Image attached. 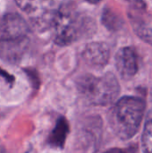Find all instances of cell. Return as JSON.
<instances>
[{"label": "cell", "instance_id": "3957f363", "mask_svg": "<svg viewBox=\"0 0 152 153\" xmlns=\"http://www.w3.org/2000/svg\"><path fill=\"white\" fill-rule=\"evenodd\" d=\"M77 89L81 96L94 106L110 105L120 93L118 80L111 72L102 76L84 74L78 79Z\"/></svg>", "mask_w": 152, "mask_h": 153}, {"label": "cell", "instance_id": "7c38bea8", "mask_svg": "<svg viewBox=\"0 0 152 153\" xmlns=\"http://www.w3.org/2000/svg\"><path fill=\"white\" fill-rule=\"evenodd\" d=\"M138 149L136 146H129L127 148H112L103 153H137Z\"/></svg>", "mask_w": 152, "mask_h": 153}, {"label": "cell", "instance_id": "7a4b0ae2", "mask_svg": "<svg viewBox=\"0 0 152 153\" xmlns=\"http://www.w3.org/2000/svg\"><path fill=\"white\" fill-rule=\"evenodd\" d=\"M94 29L92 22L82 17L73 6L63 4L56 9L51 30L58 46H68Z\"/></svg>", "mask_w": 152, "mask_h": 153}, {"label": "cell", "instance_id": "52a82bcc", "mask_svg": "<svg viewBox=\"0 0 152 153\" xmlns=\"http://www.w3.org/2000/svg\"><path fill=\"white\" fill-rule=\"evenodd\" d=\"M128 18L135 34L142 40L152 46V15L147 13V9L129 8Z\"/></svg>", "mask_w": 152, "mask_h": 153}, {"label": "cell", "instance_id": "4fadbf2b", "mask_svg": "<svg viewBox=\"0 0 152 153\" xmlns=\"http://www.w3.org/2000/svg\"><path fill=\"white\" fill-rule=\"evenodd\" d=\"M124 1L128 4L129 8L131 9H136V10L147 9V4L144 0H124Z\"/></svg>", "mask_w": 152, "mask_h": 153}, {"label": "cell", "instance_id": "8fae6325", "mask_svg": "<svg viewBox=\"0 0 152 153\" xmlns=\"http://www.w3.org/2000/svg\"><path fill=\"white\" fill-rule=\"evenodd\" d=\"M101 21L103 25L108 30L113 31L118 30L123 24V21L120 18V16H118L116 13H114L109 8H107L103 11Z\"/></svg>", "mask_w": 152, "mask_h": 153}, {"label": "cell", "instance_id": "5bb4252c", "mask_svg": "<svg viewBox=\"0 0 152 153\" xmlns=\"http://www.w3.org/2000/svg\"><path fill=\"white\" fill-rule=\"evenodd\" d=\"M0 76L3 77V78L5 80V82H6L7 83L10 84V86H13V84L14 83L15 78H14L13 75L9 74L6 71L3 70V69H1V68H0Z\"/></svg>", "mask_w": 152, "mask_h": 153}, {"label": "cell", "instance_id": "ba28073f", "mask_svg": "<svg viewBox=\"0 0 152 153\" xmlns=\"http://www.w3.org/2000/svg\"><path fill=\"white\" fill-rule=\"evenodd\" d=\"M82 57L90 67L95 69L104 68L110 58L109 47L105 42H90L85 47L82 52Z\"/></svg>", "mask_w": 152, "mask_h": 153}, {"label": "cell", "instance_id": "8992f818", "mask_svg": "<svg viewBox=\"0 0 152 153\" xmlns=\"http://www.w3.org/2000/svg\"><path fill=\"white\" fill-rule=\"evenodd\" d=\"M116 68L124 80L133 78L139 70V56L133 47L121 48L115 57Z\"/></svg>", "mask_w": 152, "mask_h": 153}, {"label": "cell", "instance_id": "2e32d148", "mask_svg": "<svg viewBox=\"0 0 152 153\" xmlns=\"http://www.w3.org/2000/svg\"><path fill=\"white\" fill-rule=\"evenodd\" d=\"M0 153H6V152H5V151H4L2 147H0Z\"/></svg>", "mask_w": 152, "mask_h": 153}, {"label": "cell", "instance_id": "9a60e30c", "mask_svg": "<svg viewBox=\"0 0 152 153\" xmlns=\"http://www.w3.org/2000/svg\"><path fill=\"white\" fill-rule=\"evenodd\" d=\"M85 1H87V2H89V3H90V4H98V3H99L101 0H85Z\"/></svg>", "mask_w": 152, "mask_h": 153}, {"label": "cell", "instance_id": "e0dca14e", "mask_svg": "<svg viewBox=\"0 0 152 153\" xmlns=\"http://www.w3.org/2000/svg\"><path fill=\"white\" fill-rule=\"evenodd\" d=\"M151 104H152V89H151Z\"/></svg>", "mask_w": 152, "mask_h": 153}, {"label": "cell", "instance_id": "277c9868", "mask_svg": "<svg viewBox=\"0 0 152 153\" xmlns=\"http://www.w3.org/2000/svg\"><path fill=\"white\" fill-rule=\"evenodd\" d=\"M18 7L24 12L32 26L40 31L51 29L56 9L52 8L53 0H14Z\"/></svg>", "mask_w": 152, "mask_h": 153}, {"label": "cell", "instance_id": "9c48e42d", "mask_svg": "<svg viewBox=\"0 0 152 153\" xmlns=\"http://www.w3.org/2000/svg\"><path fill=\"white\" fill-rule=\"evenodd\" d=\"M69 131L70 128L67 119L65 117H59L56 119L55 127L52 129L47 138L48 145L56 150H63L65 145Z\"/></svg>", "mask_w": 152, "mask_h": 153}, {"label": "cell", "instance_id": "30bf717a", "mask_svg": "<svg viewBox=\"0 0 152 153\" xmlns=\"http://www.w3.org/2000/svg\"><path fill=\"white\" fill-rule=\"evenodd\" d=\"M142 150L143 153H152V109L149 112L142 134Z\"/></svg>", "mask_w": 152, "mask_h": 153}, {"label": "cell", "instance_id": "5b68a950", "mask_svg": "<svg viewBox=\"0 0 152 153\" xmlns=\"http://www.w3.org/2000/svg\"><path fill=\"white\" fill-rule=\"evenodd\" d=\"M29 31L28 22L18 13H6L0 18V43L29 39Z\"/></svg>", "mask_w": 152, "mask_h": 153}, {"label": "cell", "instance_id": "6da1fadb", "mask_svg": "<svg viewBox=\"0 0 152 153\" xmlns=\"http://www.w3.org/2000/svg\"><path fill=\"white\" fill-rule=\"evenodd\" d=\"M146 102L134 96H124L119 99L108 115L109 126L114 134L121 140H130L139 132Z\"/></svg>", "mask_w": 152, "mask_h": 153}]
</instances>
